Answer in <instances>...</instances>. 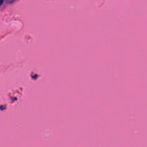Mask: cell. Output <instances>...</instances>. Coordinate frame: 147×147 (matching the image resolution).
<instances>
[{"mask_svg":"<svg viewBox=\"0 0 147 147\" xmlns=\"http://www.w3.org/2000/svg\"><path fill=\"white\" fill-rule=\"evenodd\" d=\"M3 3H4V1H1V0H0V5H1V4H2Z\"/></svg>","mask_w":147,"mask_h":147,"instance_id":"obj_1","label":"cell"}]
</instances>
